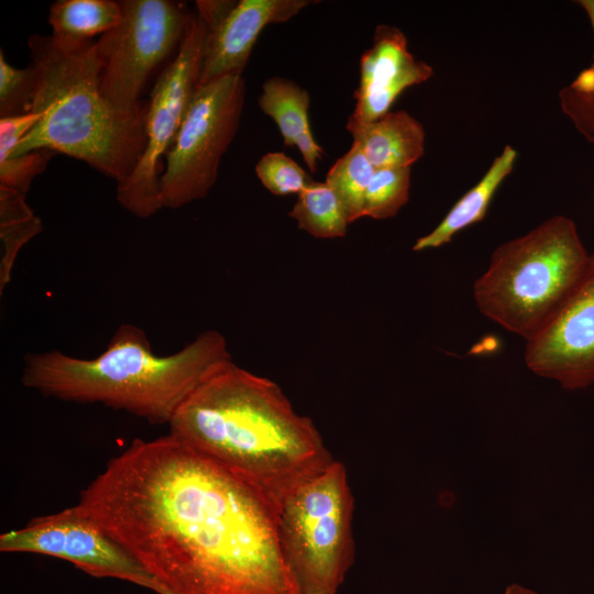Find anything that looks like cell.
Wrapping results in <instances>:
<instances>
[{"label": "cell", "mask_w": 594, "mask_h": 594, "mask_svg": "<svg viewBox=\"0 0 594 594\" xmlns=\"http://www.w3.org/2000/svg\"><path fill=\"white\" fill-rule=\"evenodd\" d=\"M74 506L169 594H299L275 508L170 433L133 440Z\"/></svg>", "instance_id": "6da1fadb"}, {"label": "cell", "mask_w": 594, "mask_h": 594, "mask_svg": "<svg viewBox=\"0 0 594 594\" xmlns=\"http://www.w3.org/2000/svg\"><path fill=\"white\" fill-rule=\"evenodd\" d=\"M169 433L256 490L278 513L284 499L334 459L314 421L278 384L233 361L179 407Z\"/></svg>", "instance_id": "7a4b0ae2"}, {"label": "cell", "mask_w": 594, "mask_h": 594, "mask_svg": "<svg viewBox=\"0 0 594 594\" xmlns=\"http://www.w3.org/2000/svg\"><path fill=\"white\" fill-rule=\"evenodd\" d=\"M231 361L227 340L216 330L162 356L153 352L143 329L123 323L92 359L56 350L29 354L21 381L45 396L102 404L152 424H169L184 402Z\"/></svg>", "instance_id": "3957f363"}, {"label": "cell", "mask_w": 594, "mask_h": 594, "mask_svg": "<svg viewBox=\"0 0 594 594\" xmlns=\"http://www.w3.org/2000/svg\"><path fill=\"white\" fill-rule=\"evenodd\" d=\"M37 82L32 110L43 116L7 158L50 150L125 180L145 147L144 113L124 114L101 95V64L94 41L62 44L51 35L29 38Z\"/></svg>", "instance_id": "277c9868"}, {"label": "cell", "mask_w": 594, "mask_h": 594, "mask_svg": "<svg viewBox=\"0 0 594 594\" xmlns=\"http://www.w3.org/2000/svg\"><path fill=\"white\" fill-rule=\"evenodd\" d=\"M591 258L573 220L550 217L494 250L474 283L475 304L485 317L527 341L558 312Z\"/></svg>", "instance_id": "5b68a950"}, {"label": "cell", "mask_w": 594, "mask_h": 594, "mask_svg": "<svg viewBox=\"0 0 594 594\" xmlns=\"http://www.w3.org/2000/svg\"><path fill=\"white\" fill-rule=\"evenodd\" d=\"M353 513L348 472L338 460L284 499L278 534L299 594H337L354 559Z\"/></svg>", "instance_id": "8992f818"}, {"label": "cell", "mask_w": 594, "mask_h": 594, "mask_svg": "<svg viewBox=\"0 0 594 594\" xmlns=\"http://www.w3.org/2000/svg\"><path fill=\"white\" fill-rule=\"evenodd\" d=\"M244 100L243 76H227L198 86L166 154L160 178L163 208H182L209 194L220 160L238 131Z\"/></svg>", "instance_id": "52a82bcc"}, {"label": "cell", "mask_w": 594, "mask_h": 594, "mask_svg": "<svg viewBox=\"0 0 594 594\" xmlns=\"http://www.w3.org/2000/svg\"><path fill=\"white\" fill-rule=\"evenodd\" d=\"M121 22L95 42L100 91L118 111L144 110L140 96L153 70L177 52L194 13L168 0H123Z\"/></svg>", "instance_id": "ba28073f"}, {"label": "cell", "mask_w": 594, "mask_h": 594, "mask_svg": "<svg viewBox=\"0 0 594 594\" xmlns=\"http://www.w3.org/2000/svg\"><path fill=\"white\" fill-rule=\"evenodd\" d=\"M208 29L193 15L188 31L172 62L158 76L144 113V152L131 175L117 184L119 204L139 218L162 209L160 162L166 156L198 88Z\"/></svg>", "instance_id": "9c48e42d"}, {"label": "cell", "mask_w": 594, "mask_h": 594, "mask_svg": "<svg viewBox=\"0 0 594 594\" xmlns=\"http://www.w3.org/2000/svg\"><path fill=\"white\" fill-rule=\"evenodd\" d=\"M0 551L63 559L91 576L118 579L156 594H169L124 548L75 506L34 517L24 527L0 535Z\"/></svg>", "instance_id": "30bf717a"}, {"label": "cell", "mask_w": 594, "mask_h": 594, "mask_svg": "<svg viewBox=\"0 0 594 594\" xmlns=\"http://www.w3.org/2000/svg\"><path fill=\"white\" fill-rule=\"evenodd\" d=\"M525 363L565 389L594 383V254L588 268L553 318L526 341Z\"/></svg>", "instance_id": "8fae6325"}, {"label": "cell", "mask_w": 594, "mask_h": 594, "mask_svg": "<svg viewBox=\"0 0 594 594\" xmlns=\"http://www.w3.org/2000/svg\"><path fill=\"white\" fill-rule=\"evenodd\" d=\"M309 0H240L217 20L206 23L198 86L227 76H242L265 26L283 23L311 4Z\"/></svg>", "instance_id": "7c38bea8"}, {"label": "cell", "mask_w": 594, "mask_h": 594, "mask_svg": "<svg viewBox=\"0 0 594 594\" xmlns=\"http://www.w3.org/2000/svg\"><path fill=\"white\" fill-rule=\"evenodd\" d=\"M432 74L430 65L409 52L399 29L377 25L372 46L360 59V84L349 120L369 123L380 119L405 89L425 82Z\"/></svg>", "instance_id": "4fadbf2b"}, {"label": "cell", "mask_w": 594, "mask_h": 594, "mask_svg": "<svg viewBox=\"0 0 594 594\" xmlns=\"http://www.w3.org/2000/svg\"><path fill=\"white\" fill-rule=\"evenodd\" d=\"M345 128L374 168L411 167L425 152L424 127L405 110L369 123L348 119Z\"/></svg>", "instance_id": "5bb4252c"}, {"label": "cell", "mask_w": 594, "mask_h": 594, "mask_svg": "<svg viewBox=\"0 0 594 594\" xmlns=\"http://www.w3.org/2000/svg\"><path fill=\"white\" fill-rule=\"evenodd\" d=\"M310 97L293 80L272 77L262 86L258 107L276 123L286 146H296L311 173H316L323 150L311 132L308 109Z\"/></svg>", "instance_id": "9a60e30c"}, {"label": "cell", "mask_w": 594, "mask_h": 594, "mask_svg": "<svg viewBox=\"0 0 594 594\" xmlns=\"http://www.w3.org/2000/svg\"><path fill=\"white\" fill-rule=\"evenodd\" d=\"M516 160L517 151L506 145L484 176L452 206L432 231L417 239L413 250L420 252L440 248L460 231L483 220L494 195L512 173Z\"/></svg>", "instance_id": "2e32d148"}, {"label": "cell", "mask_w": 594, "mask_h": 594, "mask_svg": "<svg viewBox=\"0 0 594 594\" xmlns=\"http://www.w3.org/2000/svg\"><path fill=\"white\" fill-rule=\"evenodd\" d=\"M122 20L121 6L112 0H58L51 6L52 37L62 44L91 41L114 29Z\"/></svg>", "instance_id": "e0dca14e"}, {"label": "cell", "mask_w": 594, "mask_h": 594, "mask_svg": "<svg viewBox=\"0 0 594 594\" xmlns=\"http://www.w3.org/2000/svg\"><path fill=\"white\" fill-rule=\"evenodd\" d=\"M42 231V221L25 200V195L0 186V294L11 280L21 249Z\"/></svg>", "instance_id": "ac0fdd59"}, {"label": "cell", "mask_w": 594, "mask_h": 594, "mask_svg": "<svg viewBox=\"0 0 594 594\" xmlns=\"http://www.w3.org/2000/svg\"><path fill=\"white\" fill-rule=\"evenodd\" d=\"M299 229L319 239L344 237L350 224L342 202L326 182L311 180L289 211Z\"/></svg>", "instance_id": "d6986e66"}, {"label": "cell", "mask_w": 594, "mask_h": 594, "mask_svg": "<svg viewBox=\"0 0 594 594\" xmlns=\"http://www.w3.org/2000/svg\"><path fill=\"white\" fill-rule=\"evenodd\" d=\"M374 166L353 142L350 150L338 158L326 176V183L339 197L350 223L363 217L364 198Z\"/></svg>", "instance_id": "ffe728a7"}, {"label": "cell", "mask_w": 594, "mask_h": 594, "mask_svg": "<svg viewBox=\"0 0 594 594\" xmlns=\"http://www.w3.org/2000/svg\"><path fill=\"white\" fill-rule=\"evenodd\" d=\"M410 167L375 168L364 198L363 217L388 219L406 205Z\"/></svg>", "instance_id": "44dd1931"}, {"label": "cell", "mask_w": 594, "mask_h": 594, "mask_svg": "<svg viewBox=\"0 0 594 594\" xmlns=\"http://www.w3.org/2000/svg\"><path fill=\"white\" fill-rule=\"evenodd\" d=\"M594 30V0H581ZM562 111L576 130L594 145V63L560 92Z\"/></svg>", "instance_id": "7402d4cb"}, {"label": "cell", "mask_w": 594, "mask_h": 594, "mask_svg": "<svg viewBox=\"0 0 594 594\" xmlns=\"http://www.w3.org/2000/svg\"><path fill=\"white\" fill-rule=\"evenodd\" d=\"M37 82V72L33 64L15 68L0 51V119L31 112Z\"/></svg>", "instance_id": "603a6c76"}, {"label": "cell", "mask_w": 594, "mask_h": 594, "mask_svg": "<svg viewBox=\"0 0 594 594\" xmlns=\"http://www.w3.org/2000/svg\"><path fill=\"white\" fill-rule=\"evenodd\" d=\"M262 185L273 195L300 194L312 180L308 174L283 152H268L255 165Z\"/></svg>", "instance_id": "cb8c5ba5"}, {"label": "cell", "mask_w": 594, "mask_h": 594, "mask_svg": "<svg viewBox=\"0 0 594 594\" xmlns=\"http://www.w3.org/2000/svg\"><path fill=\"white\" fill-rule=\"evenodd\" d=\"M54 152L36 150L20 156L0 158V186L25 195L35 176L47 166Z\"/></svg>", "instance_id": "d4e9b609"}, {"label": "cell", "mask_w": 594, "mask_h": 594, "mask_svg": "<svg viewBox=\"0 0 594 594\" xmlns=\"http://www.w3.org/2000/svg\"><path fill=\"white\" fill-rule=\"evenodd\" d=\"M503 594H540L531 588L525 587L520 584H510L508 585Z\"/></svg>", "instance_id": "484cf974"}]
</instances>
